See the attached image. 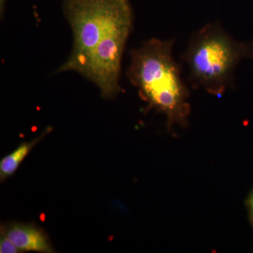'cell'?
<instances>
[{"instance_id":"cell-7","label":"cell","mask_w":253,"mask_h":253,"mask_svg":"<svg viewBox=\"0 0 253 253\" xmlns=\"http://www.w3.org/2000/svg\"><path fill=\"white\" fill-rule=\"evenodd\" d=\"M21 252L19 249L4 234L1 233L0 240V253H18Z\"/></svg>"},{"instance_id":"cell-8","label":"cell","mask_w":253,"mask_h":253,"mask_svg":"<svg viewBox=\"0 0 253 253\" xmlns=\"http://www.w3.org/2000/svg\"><path fill=\"white\" fill-rule=\"evenodd\" d=\"M245 206H246L248 214H249L250 224L253 229V189L250 191L249 196L246 198Z\"/></svg>"},{"instance_id":"cell-3","label":"cell","mask_w":253,"mask_h":253,"mask_svg":"<svg viewBox=\"0 0 253 253\" xmlns=\"http://www.w3.org/2000/svg\"><path fill=\"white\" fill-rule=\"evenodd\" d=\"M132 9L129 0H64L63 11L73 35L71 55L56 73L83 76L101 38L121 14Z\"/></svg>"},{"instance_id":"cell-5","label":"cell","mask_w":253,"mask_h":253,"mask_svg":"<svg viewBox=\"0 0 253 253\" xmlns=\"http://www.w3.org/2000/svg\"><path fill=\"white\" fill-rule=\"evenodd\" d=\"M1 233L21 251L54 252L47 235L41 229L33 224L11 223L1 228Z\"/></svg>"},{"instance_id":"cell-9","label":"cell","mask_w":253,"mask_h":253,"mask_svg":"<svg viewBox=\"0 0 253 253\" xmlns=\"http://www.w3.org/2000/svg\"><path fill=\"white\" fill-rule=\"evenodd\" d=\"M6 1V0H0V14H1V18L4 16Z\"/></svg>"},{"instance_id":"cell-4","label":"cell","mask_w":253,"mask_h":253,"mask_svg":"<svg viewBox=\"0 0 253 253\" xmlns=\"http://www.w3.org/2000/svg\"><path fill=\"white\" fill-rule=\"evenodd\" d=\"M132 9L121 14L110 26L91 54L83 76L99 88L104 99H114L121 90V64L132 29Z\"/></svg>"},{"instance_id":"cell-2","label":"cell","mask_w":253,"mask_h":253,"mask_svg":"<svg viewBox=\"0 0 253 253\" xmlns=\"http://www.w3.org/2000/svg\"><path fill=\"white\" fill-rule=\"evenodd\" d=\"M252 58L253 40L236 41L217 21L194 32L181 56L191 86L215 96L234 87L236 68L241 61Z\"/></svg>"},{"instance_id":"cell-6","label":"cell","mask_w":253,"mask_h":253,"mask_svg":"<svg viewBox=\"0 0 253 253\" xmlns=\"http://www.w3.org/2000/svg\"><path fill=\"white\" fill-rule=\"evenodd\" d=\"M51 127L46 128L44 131L34 139L30 141L23 142L13 151L12 153L7 155L1 159L0 162V179L4 181L6 178L14 174L17 170L21 163L24 161L26 156L31 153L32 150L34 149L38 143L41 142L49 133L51 132Z\"/></svg>"},{"instance_id":"cell-1","label":"cell","mask_w":253,"mask_h":253,"mask_svg":"<svg viewBox=\"0 0 253 253\" xmlns=\"http://www.w3.org/2000/svg\"><path fill=\"white\" fill-rule=\"evenodd\" d=\"M174 40L153 38L130 52L126 76L149 107L163 113L169 130L186 127L191 113L190 91L173 55Z\"/></svg>"}]
</instances>
